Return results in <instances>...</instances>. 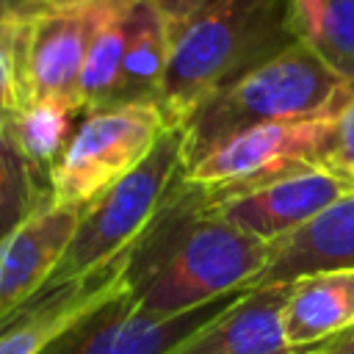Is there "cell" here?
I'll return each mask as SVG.
<instances>
[{"instance_id": "7402d4cb", "label": "cell", "mask_w": 354, "mask_h": 354, "mask_svg": "<svg viewBox=\"0 0 354 354\" xmlns=\"http://www.w3.org/2000/svg\"><path fill=\"white\" fill-rule=\"evenodd\" d=\"M210 0H152V6L160 11V17L169 25V33H174L177 28H183L202 6H207Z\"/></svg>"}, {"instance_id": "5bb4252c", "label": "cell", "mask_w": 354, "mask_h": 354, "mask_svg": "<svg viewBox=\"0 0 354 354\" xmlns=\"http://www.w3.org/2000/svg\"><path fill=\"white\" fill-rule=\"evenodd\" d=\"M354 326V268L313 271L290 279L282 332L288 348L332 340Z\"/></svg>"}, {"instance_id": "30bf717a", "label": "cell", "mask_w": 354, "mask_h": 354, "mask_svg": "<svg viewBox=\"0 0 354 354\" xmlns=\"http://www.w3.org/2000/svg\"><path fill=\"white\" fill-rule=\"evenodd\" d=\"M86 205H58L47 202L25 224H19L3 243L0 260V326L6 318L33 299L47 277L53 274L58 257L64 254Z\"/></svg>"}, {"instance_id": "8992f818", "label": "cell", "mask_w": 354, "mask_h": 354, "mask_svg": "<svg viewBox=\"0 0 354 354\" xmlns=\"http://www.w3.org/2000/svg\"><path fill=\"white\" fill-rule=\"evenodd\" d=\"M332 116L301 122H268L230 136L183 171L188 185L213 196L238 194L274 177L324 166Z\"/></svg>"}, {"instance_id": "277c9868", "label": "cell", "mask_w": 354, "mask_h": 354, "mask_svg": "<svg viewBox=\"0 0 354 354\" xmlns=\"http://www.w3.org/2000/svg\"><path fill=\"white\" fill-rule=\"evenodd\" d=\"M183 171V130L166 127L136 169L86 205L64 254L39 293L86 279L127 254L158 218Z\"/></svg>"}, {"instance_id": "4fadbf2b", "label": "cell", "mask_w": 354, "mask_h": 354, "mask_svg": "<svg viewBox=\"0 0 354 354\" xmlns=\"http://www.w3.org/2000/svg\"><path fill=\"white\" fill-rule=\"evenodd\" d=\"M329 268H354V188L296 232L274 241L271 257L252 288Z\"/></svg>"}, {"instance_id": "9a60e30c", "label": "cell", "mask_w": 354, "mask_h": 354, "mask_svg": "<svg viewBox=\"0 0 354 354\" xmlns=\"http://www.w3.org/2000/svg\"><path fill=\"white\" fill-rule=\"evenodd\" d=\"M169 53H171V33L166 19L152 6V0H136L130 8V30H127L113 108L144 105V102L155 105L163 88Z\"/></svg>"}, {"instance_id": "cb8c5ba5", "label": "cell", "mask_w": 354, "mask_h": 354, "mask_svg": "<svg viewBox=\"0 0 354 354\" xmlns=\"http://www.w3.org/2000/svg\"><path fill=\"white\" fill-rule=\"evenodd\" d=\"M282 354H332L326 343H318V346H307V348H288Z\"/></svg>"}, {"instance_id": "3957f363", "label": "cell", "mask_w": 354, "mask_h": 354, "mask_svg": "<svg viewBox=\"0 0 354 354\" xmlns=\"http://www.w3.org/2000/svg\"><path fill=\"white\" fill-rule=\"evenodd\" d=\"M354 91V80L332 69L313 47L293 41L268 61L210 94L180 127L183 163L191 169L230 136L268 124L332 116Z\"/></svg>"}, {"instance_id": "603a6c76", "label": "cell", "mask_w": 354, "mask_h": 354, "mask_svg": "<svg viewBox=\"0 0 354 354\" xmlns=\"http://www.w3.org/2000/svg\"><path fill=\"white\" fill-rule=\"evenodd\" d=\"M326 346H329L332 354H354V326L335 335L332 340H326Z\"/></svg>"}, {"instance_id": "ac0fdd59", "label": "cell", "mask_w": 354, "mask_h": 354, "mask_svg": "<svg viewBox=\"0 0 354 354\" xmlns=\"http://www.w3.org/2000/svg\"><path fill=\"white\" fill-rule=\"evenodd\" d=\"M293 36L354 80V0H288Z\"/></svg>"}, {"instance_id": "e0dca14e", "label": "cell", "mask_w": 354, "mask_h": 354, "mask_svg": "<svg viewBox=\"0 0 354 354\" xmlns=\"http://www.w3.org/2000/svg\"><path fill=\"white\" fill-rule=\"evenodd\" d=\"M133 3L136 0H113L88 44V53L80 69V86H77L80 113H97V111L113 108Z\"/></svg>"}, {"instance_id": "9c48e42d", "label": "cell", "mask_w": 354, "mask_h": 354, "mask_svg": "<svg viewBox=\"0 0 354 354\" xmlns=\"http://www.w3.org/2000/svg\"><path fill=\"white\" fill-rule=\"evenodd\" d=\"M351 188H354L351 180L324 166H310L301 171L274 177L268 183L252 185L238 194L213 196L205 188L202 194H205V202L218 216H224L243 232L274 243L296 232L307 221H313L321 210H326L335 199H340Z\"/></svg>"}, {"instance_id": "44dd1931", "label": "cell", "mask_w": 354, "mask_h": 354, "mask_svg": "<svg viewBox=\"0 0 354 354\" xmlns=\"http://www.w3.org/2000/svg\"><path fill=\"white\" fill-rule=\"evenodd\" d=\"M324 169L354 183V91L332 113V130H329Z\"/></svg>"}, {"instance_id": "6da1fadb", "label": "cell", "mask_w": 354, "mask_h": 354, "mask_svg": "<svg viewBox=\"0 0 354 354\" xmlns=\"http://www.w3.org/2000/svg\"><path fill=\"white\" fill-rule=\"evenodd\" d=\"M191 188L194 199L177 196L163 205L136 243L124 274L136 304L158 315H177L249 290L271 257L268 241L218 216L202 188Z\"/></svg>"}, {"instance_id": "5b68a950", "label": "cell", "mask_w": 354, "mask_h": 354, "mask_svg": "<svg viewBox=\"0 0 354 354\" xmlns=\"http://www.w3.org/2000/svg\"><path fill=\"white\" fill-rule=\"evenodd\" d=\"M163 130L166 122L152 102L86 113L53 171V202L88 205L136 169Z\"/></svg>"}, {"instance_id": "d6986e66", "label": "cell", "mask_w": 354, "mask_h": 354, "mask_svg": "<svg viewBox=\"0 0 354 354\" xmlns=\"http://www.w3.org/2000/svg\"><path fill=\"white\" fill-rule=\"evenodd\" d=\"M72 116L75 111L55 102H30L25 111L14 113V130L19 147L33 163V169L50 183V188H53V171L69 144L66 133Z\"/></svg>"}, {"instance_id": "7c38bea8", "label": "cell", "mask_w": 354, "mask_h": 354, "mask_svg": "<svg viewBox=\"0 0 354 354\" xmlns=\"http://www.w3.org/2000/svg\"><path fill=\"white\" fill-rule=\"evenodd\" d=\"M133 249L86 279L28 299L0 326V354H41V348L55 335H61L75 318H80L88 307H94L122 285Z\"/></svg>"}, {"instance_id": "2e32d148", "label": "cell", "mask_w": 354, "mask_h": 354, "mask_svg": "<svg viewBox=\"0 0 354 354\" xmlns=\"http://www.w3.org/2000/svg\"><path fill=\"white\" fill-rule=\"evenodd\" d=\"M47 202H53L50 183L22 152L14 113L0 111V243Z\"/></svg>"}, {"instance_id": "7a4b0ae2", "label": "cell", "mask_w": 354, "mask_h": 354, "mask_svg": "<svg viewBox=\"0 0 354 354\" xmlns=\"http://www.w3.org/2000/svg\"><path fill=\"white\" fill-rule=\"evenodd\" d=\"M288 0H210L171 33L158 97L166 127L185 119L218 88L293 44Z\"/></svg>"}, {"instance_id": "ffe728a7", "label": "cell", "mask_w": 354, "mask_h": 354, "mask_svg": "<svg viewBox=\"0 0 354 354\" xmlns=\"http://www.w3.org/2000/svg\"><path fill=\"white\" fill-rule=\"evenodd\" d=\"M28 14L25 3L0 11V111L19 113L28 94Z\"/></svg>"}, {"instance_id": "484cf974", "label": "cell", "mask_w": 354, "mask_h": 354, "mask_svg": "<svg viewBox=\"0 0 354 354\" xmlns=\"http://www.w3.org/2000/svg\"><path fill=\"white\" fill-rule=\"evenodd\" d=\"M6 241H8V238H6ZM6 241H3V243H6ZM3 243H0V260H3Z\"/></svg>"}, {"instance_id": "ba28073f", "label": "cell", "mask_w": 354, "mask_h": 354, "mask_svg": "<svg viewBox=\"0 0 354 354\" xmlns=\"http://www.w3.org/2000/svg\"><path fill=\"white\" fill-rule=\"evenodd\" d=\"M113 0L77 6H28V94L80 113V69Z\"/></svg>"}, {"instance_id": "8fae6325", "label": "cell", "mask_w": 354, "mask_h": 354, "mask_svg": "<svg viewBox=\"0 0 354 354\" xmlns=\"http://www.w3.org/2000/svg\"><path fill=\"white\" fill-rule=\"evenodd\" d=\"M290 282H271L243 290L216 318L199 326L169 354H282V310Z\"/></svg>"}, {"instance_id": "d4e9b609", "label": "cell", "mask_w": 354, "mask_h": 354, "mask_svg": "<svg viewBox=\"0 0 354 354\" xmlns=\"http://www.w3.org/2000/svg\"><path fill=\"white\" fill-rule=\"evenodd\" d=\"M77 3H91V0H28V6H77Z\"/></svg>"}, {"instance_id": "52a82bcc", "label": "cell", "mask_w": 354, "mask_h": 354, "mask_svg": "<svg viewBox=\"0 0 354 354\" xmlns=\"http://www.w3.org/2000/svg\"><path fill=\"white\" fill-rule=\"evenodd\" d=\"M241 293L243 290L227 293L177 315H158L138 307L122 279L113 293H108L80 318H75L61 335H55L41 348V354H169Z\"/></svg>"}]
</instances>
